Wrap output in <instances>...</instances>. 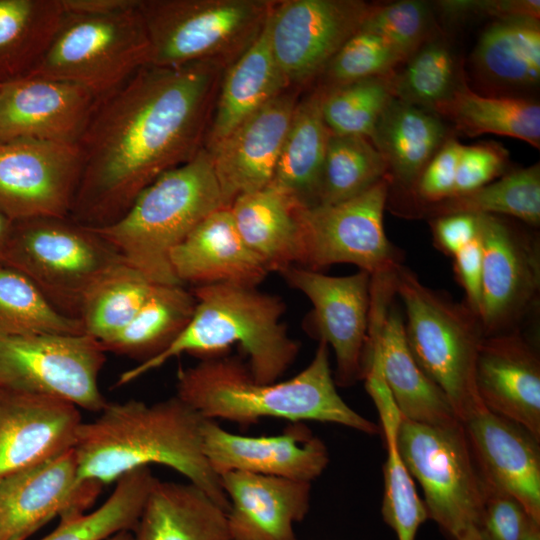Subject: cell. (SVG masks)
Returning <instances> with one entry per match:
<instances>
[{
  "label": "cell",
  "mask_w": 540,
  "mask_h": 540,
  "mask_svg": "<svg viewBox=\"0 0 540 540\" xmlns=\"http://www.w3.org/2000/svg\"><path fill=\"white\" fill-rule=\"evenodd\" d=\"M65 17L61 0H0V83L37 66Z\"/></svg>",
  "instance_id": "34"
},
{
  "label": "cell",
  "mask_w": 540,
  "mask_h": 540,
  "mask_svg": "<svg viewBox=\"0 0 540 540\" xmlns=\"http://www.w3.org/2000/svg\"><path fill=\"white\" fill-rule=\"evenodd\" d=\"M397 448L423 490L429 518L449 540L482 527L483 482L462 422L437 426L403 418Z\"/></svg>",
  "instance_id": "10"
},
{
  "label": "cell",
  "mask_w": 540,
  "mask_h": 540,
  "mask_svg": "<svg viewBox=\"0 0 540 540\" xmlns=\"http://www.w3.org/2000/svg\"><path fill=\"white\" fill-rule=\"evenodd\" d=\"M324 90L316 86L297 102L270 184L304 207L318 205L330 132L322 116Z\"/></svg>",
  "instance_id": "32"
},
{
  "label": "cell",
  "mask_w": 540,
  "mask_h": 540,
  "mask_svg": "<svg viewBox=\"0 0 540 540\" xmlns=\"http://www.w3.org/2000/svg\"><path fill=\"white\" fill-rule=\"evenodd\" d=\"M157 283L123 260L106 270L86 292L79 314L84 333L100 344L137 314Z\"/></svg>",
  "instance_id": "38"
},
{
  "label": "cell",
  "mask_w": 540,
  "mask_h": 540,
  "mask_svg": "<svg viewBox=\"0 0 540 540\" xmlns=\"http://www.w3.org/2000/svg\"><path fill=\"white\" fill-rule=\"evenodd\" d=\"M463 426L482 481L515 498L540 524L539 441L488 409Z\"/></svg>",
  "instance_id": "23"
},
{
  "label": "cell",
  "mask_w": 540,
  "mask_h": 540,
  "mask_svg": "<svg viewBox=\"0 0 540 540\" xmlns=\"http://www.w3.org/2000/svg\"><path fill=\"white\" fill-rule=\"evenodd\" d=\"M394 290L404 304L409 350L445 394L458 420L464 423L485 410L475 382L477 353L484 337L479 318L465 303L424 285L402 265L395 273Z\"/></svg>",
  "instance_id": "6"
},
{
  "label": "cell",
  "mask_w": 540,
  "mask_h": 540,
  "mask_svg": "<svg viewBox=\"0 0 540 540\" xmlns=\"http://www.w3.org/2000/svg\"><path fill=\"white\" fill-rule=\"evenodd\" d=\"M140 0H61L66 14L105 16L123 12L139 5Z\"/></svg>",
  "instance_id": "52"
},
{
  "label": "cell",
  "mask_w": 540,
  "mask_h": 540,
  "mask_svg": "<svg viewBox=\"0 0 540 540\" xmlns=\"http://www.w3.org/2000/svg\"><path fill=\"white\" fill-rule=\"evenodd\" d=\"M433 111L393 98L380 116L370 141L388 167L390 186L401 194L415 184L443 143L453 135Z\"/></svg>",
  "instance_id": "29"
},
{
  "label": "cell",
  "mask_w": 540,
  "mask_h": 540,
  "mask_svg": "<svg viewBox=\"0 0 540 540\" xmlns=\"http://www.w3.org/2000/svg\"><path fill=\"white\" fill-rule=\"evenodd\" d=\"M400 55L380 36L359 30L333 56L319 75L325 90L363 79L385 76L402 63Z\"/></svg>",
  "instance_id": "44"
},
{
  "label": "cell",
  "mask_w": 540,
  "mask_h": 540,
  "mask_svg": "<svg viewBox=\"0 0 540 540\" xmlns=\"http://www.w3.org/2000/svg\"><path fill=\"white\" fill-rule=\"evenodd\" d=\"M81 173L78 145L0 141V210L12 221L69 217Z\"/></svg>",
  "instance_id": "15"
},
{
  "label": "cell",
  "mask_w": 540,
  "mask_h": 540,
  "mask_svg": "<svg viewBox=\"0 0 540 540\" xmlns=\"http://www.w3.org/2000/svg\"><path fill=\"white\" fill-rule=\"evenodd\" d=\"M293 197L270 184L242 194L229 208L246 245L270 272L282 273L302 261L300 211Z\"/></svg>",
  "instance_id": "28"
},
{
  "label": "cell",
  "mask_w": 540,
  "mask_h": 540,
  "mask_svg": "<svg viewBox=\"0 0 540 540\" xmlns=\"http://www.w3.org/2000/svg\"><path fill=\"white\" fill-rule=\"evenodd\" d=\"M196 306L183 285L157 284L134 318L116 335L100 344L105 352L141 362L165 350L189 323Z\"/></svg>",
  "instance_id": "35"
},
{
  "label": "cell",
  "mask_w": 540,
  "mask_h": 540,
  "mask_svg": "<svg viewBox=\"0 0 540 540\" xmlns=\"http://www.w3.org/2000/svg\"><path fill=\"white\" fill-rule=\"evenodd\" d=\"M483 489L484 513L481 529L486 538L524 540L530 525L535 521L529 517L523 506L512 496L484 482Z\"/></svg>",
  "instance_id": "48"
},
{
  "label": "cell",
  "mask_w": 540,
  "mask_h": 540,
  "mask_svg": "<svg viewBox=\"0 0 540 540\" xmlns=\"http://www.w3.org/2000/svg\"><path fill=\"white\" fill-rule=\"evenodd\" d=\"M123 260L97 231L69 217L13 221L3 257L59 312L75 319L90 286Z\"/></svg>",
  "instance_id": "8"
},
{
  "label": "cell",
  "mask_w": 540,
  "mask_h": 540,
  "mask_svg": "<svg viewBox=\"0 0 540 540\" xmlns=\"http://www.w3.org/2000/svg\"><path fill=\"white\" fill-rule=\"evenodd\" d=\"M105 353L86 334L0 337V387L56 396L100 412L108 403L98 382Z\"/></svg>",
  "instance_id": "12"
},
{
  "label": "cell",
  "mask_w": 540,
  "mask_h": 540,
  "mask_svg": "<svg viewBox=\"0 0 540 540\" xmlns=\"http://www.w3.org/2000/svg\"><path fill=\"white\" fill-rule=\"evenodd\" d=\"M434 3L435 11L450 22L472 16L489 17L492 20L510 17L540 19L539 0H445Z\"/></svg>",
  "instance_id": "49"
},
{
  "label": "cell",
  "mask_w": 540,
  "mask_h": 540,
  "mask_svg": "<svg viewBox=\"0 0 540 540\" xmlns=\"http://www.w3.org/2000/svg\"><path fill=\"white\" fill-rule=\"evenodd\" d=\"M81 424L65 399L0 387V478L73 449Z\"/></svg>",
  "instance_id": "20"
},
{
  "label": "cell",
  "mask_w": 540,
  "mask_h": 540,
  "mask_svg": "<svg viewBox=\"0 0 540 540\" xmlns=\"http://www.w3.org/2000/svg\"><path fill=\"white\" fill-rule=\"evenodd\" d=\"M220 481L232 540H297L294 525L309 511L310 482L244 471L225 472Z\"/></svg>",
  "instance_id": "24"
},
{
  "label": "cell",
  "mask_w": 540,
  "mask_h": 540,
  "mask_svg": "<svg viewBox=\"0 0 540 540\" xmlns=\"http://www.w3.org/2000/svg\"><path fill=\"white\" fill-rule=\"evenodd\" d=\"M372 4L361 0L275 1L266 22L274 59L288 86L318 78L362 27Z\"/></svg>",
  "instance_id": "14"
},
{
  "label": "cell",
  "mask_w": 540,
  "mask_h": 540,
  "mask_svg": "<svg viewBox=\"0 0 540 540\" xmlns=\"http://www.w3.org/2000/svg\"><path fill=\"white\" fill-rule=\"evenodd\" d=\"M387 458L383 465V520L398 540H415L420 526L429 518L412 476L397 448V435L384 436Z\"/></svg>",
  "instance_id": "45"
},
{
  "label": "cell",
  "mask_w": 540,
  "mask_h": 540,
  "mask_svg": "<svg viewBox=\"0 0 540 540\" xmlns=\"http://www.w3.org/2000/svg\"><path fill=\"white\" fill-rule=\"evenodd\" d=\"M435 246L453 257L479 235V216L474 214H450L430 219Z\"/></svg>",
  "instance_id": "50"
},
{
  "label": "cell",
  "mask_w": 540,
  "mask_h": 540,
  "mask_svg": "<svg viewBox=\"0 0 540 540\" xmlns=\"http://www.w3.org/2000/svg\"><path fill=\"white\" fill-rule=\"evenodd\" d=\"M391 74L330 90L321 87L324 90L322 116L329 132L370 139L380 116L394 98Z\"/></svg>",
  "instance_id": "42"
},
{
  "label": "cell",
  "mask_w": 540,
  "mask_h": 540,
  "mask_svg": "<svg viewBox=\"0 0 540 540\" xmlns=\"http://www.w3.org/2000/svg\"><path fill=\"white\" fill-rule=\"evenodd\" d=\"M433 112L452 124L454 134H496L540 148V105L534 98L483 95L466 82Z\"/></svg>",
  "instance_id": "33"
},
{
  "label": "cell",
  "mask_w": 540,
  "mask_h": 540,
  "mask_svg": "<svg viewBox=\"0 0 540 540\" xmlns=\"http://www.w3.org/2000/svg\"><path fill=\"white\" fill-rule=\"evenodd\" d=\"M102 486L81 481L73 449L0 478V540H26L55 517L85 513Z\"/></svg>",
  "instance_id": "17"
},
{
  "label": "cell",
  "mask_w": 540,
  "mask_h": 540,
  "mask_svg": "<svg viewBox=\"0 0 540 540\" xmlns=\"http://www.w3.org/2000/svg\"><path fill=\"white\" fill-rule=\"evenodd\" d=\"M192 293L195 310L182 332L157 356L122 372L115 386L181 354L214 357L233 344L247 354L250 373L259 382L278 381L295 361L299 345L281 320L285 305L278 296L227 283L195 286Z\"/></svg>",
  "instance_id": "4"
},
{
  "label": "cell",
  "mask_w": 540,
  "mask_h": 540,
  "mask_svg": "<svg viewBox=\"0 0 540 540\" xmlns=\"http://www.w3.org/2000/svg\"><path fill=\"white\" fill-rule=\"evenodd\" d=\"M3 84L4 83H0V98H1V94H2Z\"/></svg>",
  "instance_id": "57"
},
{
  "label": "cell",
  "mask_w": 540,
  "mask_h": 540,
  "mask_svg": "<svg viewBox=\"0 0 540 540\" xmlns=\"http://www.w3.org/2000/svg\"><path fill=\"white\" fill-rule=\"evenodd\" d=\"M367 345L377 353L385 382L404 418L437 426L460 422L445 394L414 360L404 319L396 308L371 305Z\"/></svg>",
  "instance_id": "25"
},
{
  "label": "cell",
  "mask_w": 540,
  "mask_h": 540,
  "mask_svg": "<svg viewBox=\"0 0 540 540\" xmlns=\"http://www.w3.org/2000/svg\"><path fill=\"white\" fill-rule=\"evenodd\" d=\"M509 162V152L498 142L463 145L453 196L476 190L500 178L509 171Z\"/></svg>",
  "instance_id": "47"
},
{
  "label": "cell",
  "mask_w": 540,
  "mask_h": 540,
  "mask_svg": "<svg viewBox=\"0 0 540 540\" xmlns=\"http://www.w3.org/2000/svg\"><path fill=\"white\" fill-rule=\"evenodd\" d=\"M98 98L66 81L24 76L3 84L0 141L31 138L77 145Z\"/></svg>",
  "instance_id": "19"
},
{
  "label": "cell",
  "mask_w": 540,
  "mask_h": 540,
  "mask_svg": "<svg viewBox=\"0 0 540 540\" xmlns=\"http://www.w3.org/2000/svg\"><path fill=\"white\" fill-rule=\"evenodd\" d=\"M458 540H488L480 527L471 526L466 529Z\"/></svg>",
  "instance_id": "54"
},
{
  "label": "cell",
  "mask_w": 540,
  "mask_h": 540,
  "mask_svg": "<svg viewBox=\"0 0 540 540\" xmlns=\"http://www.w3.org/2000/svg\"><path fill=\"white\" fill-rule=\"evenodd\" d=\"M524 540H540V524L532 522Z\"/></svg>",
  "instance_id": "55"
},
{
  "label": "cell",
  "mask_w": 540,
  "mask_h": 540,
  "mask_svg": "<svg viewBox=\"0 0 540 540\" xmlns=\"http://www.w3.org/2000/svg\"><path fill=\"white\" fill-rule=\"evenodd\" d=\"M384 178H388L387 164L370 139L330 134L318 205L352 198Z\"/></svg>",
  "instance_id": "41"
},
{
  "label": "cell",
  "mask_w": 540,
  "mask_h": 540,
  "mask_svg": "<svg viewBox=\"0 0 540 540\" xmlns=\"http://www.w3.org/2000/svg\"><path fill=\"white\" fill-rule=\"evenodd\" d=\"M469 69L479 94L532 98L540 84L539 19L492 20L470 55Z\"/></svg>",
  "instance_id": "27"
},
{
  "label": "cell",
  "mask_w": 540,
  "mask_h": 540,
  "mask_svg": "<svg viewBox=\"0 0 540 540\" xmlns=\"http://www.w3.org/2000/svg\"><path fill=\"white\" fill-rule=\"evenodd\" d=\"M222 207L228 206L211 155L202 148L191 160L149 184L115 223L92 229L154 283L183 285L171 267V251Z\"/></svg>",
  "instance_id": "5"
},
{
  "label": "cell",
  "mask_w": 540,
  "mask_h": 540,
  "mask_svg": "<svg viewBox=\"0 0 540 540\" xmlns=\"http://www.w3.org/2000/svg\"><path fill=\"white\" fill-rule=\"evenodd\" d=\"M475 382L486 409L540 440V358L520 329L483 337Z\"/></svg>",
  "instance_id": "22"
},
{
  "label": "cell",
  "mask_w": 540,
  "mask_h": 540,
  "mask_svg": "<svg viewBox=\"0 0 540 540\" xmlns=\"http://www.w3.org/2000/svg\"><path fill=\"white\" fill-rule=\"evenodd\" d=\"M156 479L149 467L124 474L100 507L60 520L41 540H106L121 531L133 532Z\"/></svg>",
  "instance_id": "39"
},
{
  "label": "cell",
  "mask_w": 540,
  "mask_h": 540,
  "mask_svg": "<svg viewBox=\"0 0 540 540\" xmlns=\"http://www.w3.org/2000/svg\"><path fill=\"white\" fill-rule=\"evenodd\" d=\"M462 146L454 134L448 137L423 169L413 187L407 193L401 194V196L412 198V201L409 202L412 204V208L403 214L407 215L417 207L433 204L453 196Z\"/></svg>",
  "instance_id": "46"
},
{
  "label": "cell",
  "mask_w": 540,
  "mask_h": 540,
  "mask_svg": "<svg viewBox=\"0 0 540 540\" xmlns=\"http://www.w3.org/2000/svg\"><path fill=\"white\" fill-rule=\"evenodd\" d=\"M176 389L181 400L209 420L242 426L263 418L319 421L381 434L379 425L354 411L338 393L324 342L307 367L285 381L259 382L239 358L219 355L180 368Z\"/></svg>",
  "instance_id": "3"
},
{
  "label": "cell",
  "mask_w": 540,
  "mask_h": 540,
  "mask_svg": "<svg viewBox=\"0 0 540 540\" xmlns=\"http://www.w3.org/2000/svg\"><path fill=\"white\" fill-rule=\"evenodd\" d=\"M202 442L204 454L219 476L244 471L311 483L329 463L326 445L303 422H290L279 435L244 436L205 419Z\"/></svg>",
  "instance_id": "18"
},
{
  "label": "cell",
  "mask_w": 540,
  "mask_h": 540,
  "mask_svg": "<svg viewBox=\"0 0 540 540\" xmlns=\"http://www.w3.org/2000/svg\"><path fill=\"white\" fill-rule=\"evenodd\" d=\"M215 62L146 65L99 98L78 142L82 173L69 214L103 228L202 148L225 71Z\"/></svg>",
  "instance_id": "1"
},
{
  "label": "cell",
  "mask_w": 540,
  "mask_h": 540,
  "mask_svg": "<svg viewBox=\"0 0 540 540\" xmlns=\"http://www.w3.org/2000/svg\"><path fill=\"white\" fill-rule=\"evenodd\" d=\"M13 221L0 210V261H3Z\"/></svg>",
  "instance_id": "53"
},
{
  "label": "cell",
  "mask_w": 540,
  "mask_h": 540,
  "mask_svg": "<svg viewBox=\"0 0 540 540\" xmlns=\"http://www.w3.org/2000/svg\"><path fill=\"white\" fill-rule=\"evenodd\" d=\"M85 334L79 319L59 312L22 272L0 261V337Z\"/></svg>",
  "instance_id": "40"
},
{
  "label": "cell",
  "mask_w": 540,
  "mask_h": 540,
  "mask_svg": "<svg viewBox=\"0 0 540 540\" xmlns=\"http://www.w3.org/2000/svg\"><path fill=\"white\" fill-rule=\"evenodd\" d=\"M134 540H232L226 511L191 483L156 479Z\"/></svg>",
  "instance_id": "31"
},
{
  "label": "cell",
  "mask_w": 540,
  "mask_h": 540,
  "mask_svg": "<svg viewBox=\"0 0 540 540\" xmlns=\"http://www.w3.org/2000/svg\"><path fill=\"white\" fill-rule=\"evenodd\" d=\"M434 12L431 3L420 0L372 4L360 30L383 38L405 62L441 30Z\"/></svg>",
  "instance_id": "43"
},
{
  "label": "cell",
  "mask_w": 540,
  "mask_h": 540,
  "mask_svg": "<svg viewBox=\"0 0 540 540\" xmlns=\"http://www.w3.org/2000/svg\"><path fill=\"white\" fill-rule=\"evenodd\" d=\"M170 263L183 285L227 283L257 287L269 274L240 236L229 206L203 219L171 251Z\"/></svg>",
  "instance_id": "26"
},
{
  "label": "cell",
  "mask_w": 540,
  "mask_h": 540,
  "mask_svg": "<svg viewBox=\"0 0 540 540\" xmlns=\"http://www.w3.org/2000/svg\"><path fill=\"white\" fill-rule=\"evenodd\" d=\"M275 1L141 0L149 65L232 64L258 37Z\"/></svg>",
  "instance_id": "7"
},
{
  "label": "cell",
  "mask_w": 540,
  "mask_h": 540,
  "mask_svg": "<svg viewBox=\"0 0 540 540\" xmlns=\"http://www.w3.org/2000/svg\"><path fill=\"white\" fill-rule=\"evenodd\" d=\"M288 88L272 54L265 23L254 42L223 73L204 148L211 149Z\"/></svg>",
  "instance_id": "30"
},
{
  "label": "cell",
  "mask_w": 540,
  "mask_h": 540,
  "mask_svg": "<svg viewBox=\"0 0 540 540\" xmlns=\"http://www.w3.org/2000/svg\"><path fill=\"white\" fill-rule=\"evenodd\" d=\"M280 274L311 302L312 333L334 351L336 385L350 386L361 380L368 343L371 276L361 270L347 276H328L296 265Z\"/></svg>",
  "instance_id": "16"
},
{
  "label": "cell",
  "mask_w": 540,
  "mask_h": 540,
  "mask_svg": "<svg viewBox=\"0 0 540 540\" xmlns=\"http://www.w3.org/2000/svg\"><path fill=\"white\" fill-rule=\"evenodd\" d=\"M466 82L463 60L442 29L391 74L394 98L430 111Z\"/></svg>",
  "instance_id": "37"
},
{
  "label": "cell",
  "mask_w": 540,
  "mask_h": 540,
  "mask_svg": "<svg viewBox=\"0 0 540 540\" xmlns=\"http://www.w3.org/2000/svg\"><path fill=\"white\" fill-rule=\"evenodd\" d=\"M139 6L105 16L66 14L46 53L26 76L71 82L98 99L110 93L150 63Z\"/></svg>",
  "instance_id": "9"
},
{
  "label": "cell",
  "mask_w": 540,
  "mask_h": 540,
  "mask_svg": "<svg viewBox=\"0 0 540 540\" xmlns=\"http://www.w3.org/2000/svg\"><path fill=\"white\" fill-rule=\"evenodd\" d=\"M453 259L456 280L465 293L464 303L479 318L482 296V248L479 235L458 251Z\"/></svg>",
  "instance_id": "51"
},
{
  "label": "cell",
  "mask_w": 540,
  "mask_h": 540,
  "mask_svg": "<svg viewBox=\"0 0 540 540\" xmlns=\"http://www.w3.org/2000/svg\"><path fill=\"white\" fill-rule=\"evenodd\" d=\"M497 215L527 226L540 224V165L511 169L476 190L417 207L408 214L432 218L450 214ZM407 214V216H408Z\"/></svg>",
  "instance_id": "36"
},
{
  "label": "cell",
  "mask_w": 540,
  "mask_h": 540,
  "mask_svg": "<svg viewBox=\"0 0 540 540\" xmlns=\"http://www.w3.org/2000/svg\"><path fill=\"white\" fill-rule=\"evenodd\" d=\"M100 415L82 422L73 447L78 477L98 485L151 464L167 466L211 497L227 513L220 476L202 442L205 420L177 395L153 404L139 400L107 403Z\"/></svg>",
  "instance_id": "2"
},
{
  "label": "cell",
  "mask_w": 540,
  "mask_h": 540,
  "mask_svg": "<svg viewBox=\"0 0 540 540\" xmlns=\"http://www.w3.org/2000/svg\"><path fill=\"white\" fill-rule=\"evenodd\" d=\"M297 102L285 90L207 150L226 206L270 185Z\"/></svg>",
  "instance_id": "21"
},
{
  "label": "cell",
  "mask_w": 540,
  "mask_h": 540,
  "mask_svg": "<svg viewBox=\"0 0 540 540\" xmlns=\"http://www.w3.org/2000/svg\"><path fill=\"white\" fill-rule=\"evenodd\" d=\"M479 216L482 248L480 323L484 336L519 329L540 293V243L511 218Z\"/></svg>",
  "instance_id": "13"
},
{
  "label": "cell",
  "mask_w": 540,
  "mask_h": 540,
  "mask_svg": "<svg viewBox=\"0 0 540 540\" xmlns=\"http://www.w3.org/2000/svg\"><path fill=\"white\" fill-rule=\"evenodd\" d=\"M106 540H134V537L132 531H121Z\"/></svg>",
  "instance_id": "56"
},
{
  "label": "cell",
  "mask_w": 540,
  "mask_h": 540,
  "mask_svg": "<svg viewBox=\"0 0 540 540\" xmlns=\"http://www.w3.org/2000/svg\"><path fill=\"white\" fill-rule=\"evenodd\" d=\"M389 179L335 204L302 207L300 267L320 271L333 264H354L372 278L394 275L400 264L383 224Z\"/></svg>",
  "instance_id": "11"
}]
</instances>
